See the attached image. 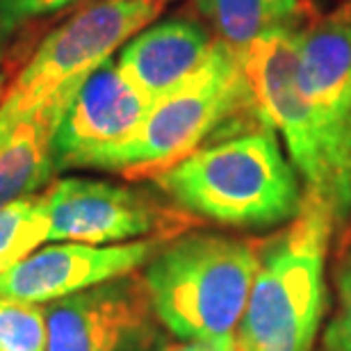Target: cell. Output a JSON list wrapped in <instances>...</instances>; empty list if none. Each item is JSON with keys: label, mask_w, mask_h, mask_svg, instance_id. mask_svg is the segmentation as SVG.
Instances as JSON below:
<instances>
[{"label": "cell", "mask_w": 351, "mask_h": 351, "mask_svg": "<svg viewBox=\"0 0 351 351\" xmlns=\"http://www.w3.org/2000/svg\"><path fill=\"white\" fill-rule=\"evenodd\" d=\"M153 182L196 219L230 228L287 226L306 196L304 182L267 121L201 146Z\"/></svg>", "instance_id": "1"}, {"label": "cell", "mask_w": 351, "mask_h": 351, "mask_svg": "<svg viewBox=\"0 0 351 351\" xmlns=\"http://www.w3.org/2000/svg\"><path fill=\"white\" fill-rule=\"evenodd\" d=\"M258 121L265 119L240 53L215 39L206 62L151 105L135 135L91 156L80 169L153 180L201 146Z\"/></svg>", "instance_id": "2"}, {"label": "cell", "mask_w": 351, "mask_h": 351, "mask_svg": "<svg viewBox=\"0 0 351 351\" xmlns=\"http://www.w3.org/2000/svg\"><path fill=\"white\" fill-rule=\"evenodd\" d=\"M263 249L217 233H182L144 267L153 308L173 338H233L261 271Z\"/></svg>", "instance_id": "3"}, {"label": "cell", "mask_w": 351, "mask_h": 351, "mask_svg": "<svg viewBox=\"0 0 351 351\" xmlns=\"http://www.w3.org/2000/svg\"><path fill=\"white\" fill-rule=\"evenodd\" d=\"M335 217L324 201L304 196L299 215L263 251L244 308L240 351H311L326 308V256Z\"/></svg>", "instance_id": "4"}, {"label": "cell", "mask_w": 351, "mask_h": 351, "mask_svg": "<svg viewBox=\"0 0 351 351\" xmlns=\"http://www.w3.org/2000/svg\"><path fill=\"white\" fill-rule=\"evenodd\" d=\"M162 10V3L151 0H98L55 27L16 78L7 82L0 101V137L41 110H66L87 75Z\"/></svg>", "instance_id": "5"}, {"label": "cell", "mask_w": 351, "mask_h": 351, "mask_svg": "<svg viewBox=\"0 0 351 351\" xmlns=\"http://www.w3.org/2000/svg\"><path fill=\"white\" fill-rule=\"evenodd\" d=\"M240 58L261 114L280 137L306 194L324 201L338 221L333 160L297 80V30L265 34Z\"/></svg>", "instance_id": "6"}, {"label": "cell", "mask_w": 351, "mask_h": 351, "mask_svg": "<svg viewBox=\"0 0 351 351\" xmlns=\"http://www.w3.org/2000/svg\"><path fill=\"white\" fill-rule=\"evenodd\" d=\"M41 194L48 240L80 244H121L162 237L173 240L196 226L178 206H165L135 187L91 178H62Z\"/></svg>", "instance_id": "7"}, {"label": "cell", "mask_w": 351, "mask_h": 351, "mask_svg": "<svg viewBox=\"0 0 351 351\" xmlns=\"http://www.w3.org/2000/svg\"><path fill=\"white\" fill-rule=\"evenodd\" d=\"M46 351H169L142 271L105 280L46 308Z\"/></svg>", "instance_id": "8"}, {"label": "cell", "mask_w": 351, "mask_h": 351, "mask_svg": "<svg viewBox=\"0 0 351 351\" xmlns=\"http://www.w3.org/2000/svg\"><path fill=\"white\" fill-rule=\"evenodd\" d=\"M297 80L333 160L338 223L351 217V23L308 21L297 30Z\"/></svg>", "instance_id": "9"}, {"label": "cell", "mask_w": 351, "mask_h": 351, "mask_svg": "<svg viewBox=\"0 0 351 351\" xmlns=\"http://www.w3.org/2000/svg\"><path fill=\"white\" fill-rule=\"evenodd\" d=\"M167 242L171 240L151 237L103 247L80 242L51 244L0 271V299L51 304L71 297L105 280L144 269Z\"/></svg>", "instance_id": "10"}, {"label": "cell", "mask_w": 351, "mask_h": 351, "mask_svg": "<svg viewBox=\"0 0 351 351\" xmlns=\"http://www.w3.org/2000/svg\"><path fill=\"white\" fill-rule=\"evenodd\" d=\"M153 101L121 71L114 58L94 69L73 94L53 137L55 171L80 169L91 156L125 142Z\"/></svg>", "instance_id": "11"}, {"label": "cell", "mask_w": 351, "mask_h": 351, "mask_svg": "<svg viewBox=\"0 0 351 351\" xmlns=\"http://www.w3.org/2000/svg\"><path fill=\"white\" fill-rule=\"evenodd\" d=\"M213 44V32L201 21H160L144 27L121 46L117 64L156 103L206 62Z\"/></svg>", "instance_id": "12"}, {"label": "cell", "mask_w": 351, "mask_h": 351, "mask_svg": "<svg viewBox=\"0 0 351 351\" xmlns=\"http://www.w3.org/2000/svg\"><path fill=\"white\" fill-rule=\"evenodd\" d=\"M64 110L48 108L21 119L0 137V208L34 196L55 173L53 137Z\"/></svg>", "instance_id": "13"}, {"label": "cell", "mask_w": 351, "mask_h": 351, "mask_svg": "<svg viewBox=\"0 0 351 351\" xmlns=\"http://www.w3.org/2000/svg\"><path fill=\"white\" fill-rule=\"evenodd\" d=\"M196 16L237 53L265 34L301 27V0H194Z\"/></svg>", "instance_id": "14"}, {"label": "cell", "mask_w": 351, "mask_h": 351, "mask_svg": "<svg viewBox=\"0 0 351 351\" xmlns=\"http://www.w3.org/2000/svg\"><path fill=\"white\" fill-rule=\"evenodd\" d=\"M48 242V221L41 194L0 208V271L10 269Z\"/></svg>", "instance_id": "15"}, {"label": "cell", "mask_w": 351, "mask_h": 351, "mask_svg": "<svg viewBox=\"0 0 351 351\" xmlns=\"http://www.w3.org/2000/svg\"><path fill=\"white\" fill-rule=\"evenodd\" d=\"M46 311L39 304L0 299V351H46Z\"/></svg>", "instance_id": "16"}, {"label": "cell", "mask_w": 351, "mask_h": 351, "mask_svg": "<svg viewBox=\"0 0 351 351\" xmlns=\"http://www.w3.org/2000/svg\"><path fill=\"white\" fill-rule=\"evenodd\" d=\"M80 0H0V62L7 48L23 34L27 27L64 10H71Z\"/></svg>", "instance_id": "17"}, {"label": "cell", "mask_w": 351, "mask_h": 351, "mask_svg": "<svg viewBox=\"0 0 351 351\" xmlns=\"http://www.w3.org/2000/svg\"><path fill=\"white\" fill-rule=\"evenodd\" d=\"M338 304L335 315L326 328L328 351H351V249L338 269Z\"/></svg>", "instance_id": "18"}, {"label": "cell", "mask_w": 351, "mask_h": 351, "mask_svg": "<svg viewBox=\"0 0 351 351\" xmlns=\"http://www.w3.org/2000/svg\"><path fill=\"white\" fill-rule=\"evenodd\" d=\"M169 351H240L237 349V338H219V340H192Z\"/></svg>", "instance_id": "19"}, {"label": "cell", "mask_w": 351, "mask_h": 351, "mask_svg": "<svg viewBox=\"0 0 351 351\" xmlns=\"http://www.w3.org/2000/svg\"><path fill=\"white\" fill-rule=\"evenodd\" d=\"M331 16L338 19V21H345V23H351V0H345L338 10L331 12Z\"/></svg>", "instance_id": "20"}, {"label": "cell", "mask_w": 351, "mask_h": 351, "mask_svg": "<svg viewBox=\"0 0 351 351\" xmlns=\"http://www.w3.org/2000/svg\"><path fill=\"white\" fill-rule=\"evenodd\" d=\"M5 87H7V75H5V73H0V101H3Z\"/></svg>", "instance_id": "21"}, {"label": "cell", "mask_w": 351, "mask_h": 351, "mask_svg": "<svg viewBox=\"0 0 351 351\" xmlns=\"http://www.w3.org/2000/svg\"><path fill=\"white\" fill-rule=\"evenodd\" d=\"M151 3H162V5H167L169 0H151Z\"/></svg>", "instance_id": "22"}]
</instances>
